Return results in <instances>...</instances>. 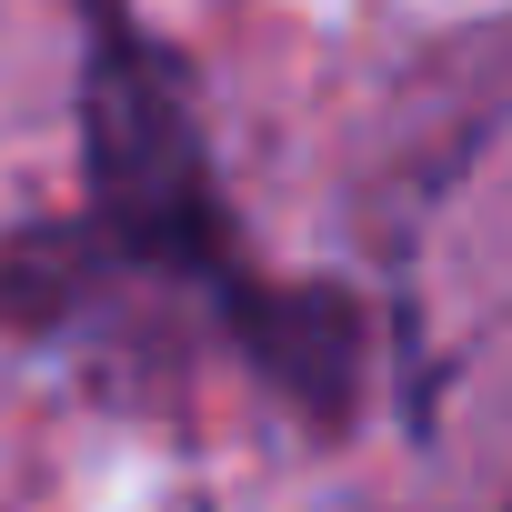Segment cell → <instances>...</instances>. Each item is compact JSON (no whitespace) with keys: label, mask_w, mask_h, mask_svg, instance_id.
Instances as JSON below:
<instances>
[{"label":"cell","mask_w":512,"mask_h":512,"mask_svg":"<svg viewBox=\"0 0 512 512\" xmlns=\"http://www.w3.org/2000/svg\"><path fill=\"white\" fill-rule=\"evenodd\" d=\"M81 131H91V201H101V241L131 262L191 272V282H231V241H221V201H211V161L191 131V101L171 81V61L151 41H131L111 11L91 31V91H81Z\"/></svg>","instance_id":"obj_1"},{"label":"cell","mask_w":512,"mask_h":512,"mask_svg":"<svg viewBox=\"0 0 512 512\" xmlns=\"http://www.w3.org/2000/svg\"><path fill=\"white\" fill-rule=\"evenodd\" d=\"M221 312H231V342L251 352V372H262L292 412L312 422H342L352 392H362V312L322 282H221Z\"/></svg>","instance_id":"obj_2"},{"label":"cell","mask_w":512,"mask_h":512,"mask_svg":"<svg viewBox=\"0 0 512 512\" xmlns=\"http://www.w3.org/2000/svg\"><path fill=\"white\" fill-rule=\"evenodd\" d=\"M91 272V241L81 231H21V241H0V332H51L71 312Z\"/></svg>","instance_id":"obj_3"}]
</instances>
